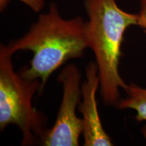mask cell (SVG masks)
<instances>
[{
  "mask_svg": "<svg viewBox=\"0 0 146 146\" xmlns=\"http://www.w3.org/2000/svg\"><path fill=\"white\" fill-rule=\"evenodd\" d=\"M4 43L0 45V129L17 126L23 135L22 145H33L47 129V118L33 107L32 100L41 92L39 79H25L14 71L12 56Z\"/></svg>",
  "mask_w": 146,
  "mask_h": 146,
  "instance_id": "cell-3",
  "label": "cell"
},
{
  "mask_svg": "<svg viewBox=\"0 0 146 146\" xmlns=\"http://www.w3.org/2000/svg\"><path fill=\"white\" fill-rule=\"evenodd\" d=\"M141 133L142 135H143V137L145 138V145H146V123L145 124V125L143 126V127L141 129Z\"/></svg>",
  "mask_w": 146,
  "mask_h": 146,
  "instance_id": "cell-9",
  "label": "cell"
},
{
  "mask_svg": "<svg viewBox=\"0 0 146 146\" xmlns=\"http://www.w3.org/2000/svg\"><path fill=\"white\" fill-rule=\"evenodd\" d=\"M137 14V25L146 30V0H141V9Z\"/></svg>",
  "mask_w": 146,
  "mask_h": 146,
  "instance_id": "cell-8",
  "label": "cell"
},
{
  "mask_svg": "<svg viewBox=\"0 0 146 146\" xmlns=\"http://www.w3.org/2000/svg\"><path fill=\"white\" fill-rule=\"evenodd\" d=\"M20 1L26 4L31 8L34 12H40L43 9L45 5L44 0H19ZM10 0H0V10L3 12L8 5Z\"/></svg>",
  "mask_w": 146,
  "mask_h": 146,
  "instance_id": "cell-7",
  "label": "cell"
},
{
  "mask_svg": "<svg viewBox=\"0 0 146 146\" xmlns=\"http://www.w3.org/2000/svg\"><path fill=\"white\" fill-rule=\"evenodd\" d=\"M84 4L89 18V48L98 66L103 102L116 107L120 100V89L127 86L119 72L124 35L127 28L137 25L138 14L125 12L116 0H84Z\"/></svg>",
  "mask_w": 146,
  "mask_h": 146,
  "instance_id": "cell-2",
  "label": "cell"
},
{
  "mask_svg": "<svg viewBox=\"0 0 146 146\" xmlns=\"http://www.w3.org/2000/svg\"><path fill=\"white\" fill-rule=\"evenodd\" d=\"M126 97L120 99L116 106L118 109H131L136 112L138 123L146 122V89L135 83L127 84L123 89Z\"/></svg>",
  "mask_w": 146,
  "mask_h": 146,
  "instance_id": "cell-6",
  "label": "cell"
},
{
  "mask_svg": "<svg viewBox=\"0 0 146 146\" xmlns=\"http://www.w3.org/2000/svg\"><path fill=\"white\" fill-rule=\"evenodd\" d=\"M100 81L96 62H91L86 68V78L81 85L83 100L78 109L82 114L85 146L113 145L112 139L102 125L98 113L96 93Z\"/></svg>",
  "mask_w": 146,
  "mask_h": 146,
  "instance_id": "cell-5",
  "label": "cell"
},
{
  "mask_svg": "<svg viewBox=\"0 0 146 146\" xmlns=\"http://www.w3.org/2000/svg\"><path fill=\"white\" fill-rule=\"evenodd\" d=\"M5 45L12 54L22 50L33 52L29 66L23 67L19 74L25 79L40 80L42 91L58 68L68 60L83 57L89 48L87 21L81 16L64 19L57 5L51 3L48 12L40 14L28 32Z\"/></svg>",
  "mask_w": 146,
  "mask_h": 146,
  "instance_id": "cell-1",
  "label": "cell"
},
{
  "mask_svg": "<svg viewBox=\"0 0 146 146\" xmlns=\"http://www.w3.org/2000/svg\"><path fill=\"white\" fill-rule=\"evenodd\" d=\"M58 81L63 89L62 100L53 127L47 129L39 143L44 146H77L83 134V120L76 116L82 96L81 74L75 64L66 65Z\"/></svg>",
  "mask_w": 146,
  "mask_h": 146,
  "instance_id": "cell-4",
  "label": "cell"
}]
</instances>
